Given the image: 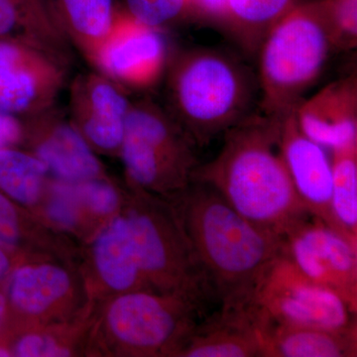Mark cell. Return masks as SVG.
<instances>
[{
  "label": "cell",
  "mask_w": 357,
  "mask_h": 357,
  "mask_svg": "<svg viewBox=\"0 0 357 357\" xmlns=\"http://www.w3.org/2000/svg\"><path fill=\"white\" fill-rule=\"evenodd\" d=\"M69 354L53 338L43 335H25L14 345V356L20 357L68 356Z\"/></svg>",
  "instance_id": "obj_28"
},
{
  "label": "cell",
  "mask_w": 357,
  "mask_h": 357,
  "mask_svg": "<svg viewBox=\"0 0 357 357\" xmlns=\"http://www.w3.org/2000/svg\"><path fill=\"white\" fill-rule=\"evenodd\" d=\"M131 17L159 29L190 13L187 0H126Z\"/></svg>",
  "instance_id": "obj_25"
},
{
  "label": "cell",
  "mask_w": 357,
  "mask_h": 357,
  "mask_svg": "<svg viewBox=\"0 0 357 357\" xmlns=\"http://www.w3.org/2000/svg\"><path fill=\"white\" fill-rule=\"evenodd\" d=\"M20 123L13 114L0 110V149L10 147L20 137Z\"/></svg>",
  "instance_id": "obj_32"
},
{
  "label": "cell",
  "mask_w": 357,
  "mask_h": 357,
  "mask_svg": "<svg viewBox=\"0 0 357 357\" xmlns=\"http://www.w3.org/2000/svg\"><path fill=\"white\" fill-rule=\"evenodd\" d=\"M22 16L15 0H0V38L23 42Z\"/></svg>",
  "instance_id": "obj_31"
},
{
  "label": "cell",
  "mask_w": 357,
  "mask_h": 357,
  "mask_svg": "<svg viewBox=\"0 0 357 357\" xmlns=\"http://www.w3.org/2000/svg\"><path fill=\"white\" fill-rule=\"evenodd\" d=\"M61 83L51 60L32 45L0 38V110L21 114L50 102Z\"/></svg>",
  "instance_id": "obj_11"
},
{
  "label": "cell",
  "mask_w": 357,
  "mask_h": 357,
  "mask_svg": "<svg viewBox=\"0 0 357 357\" xmlns=\"http://www.w3.org/2000/svg\"><path fill=\"white\" fill-rule=\"evenodd\" d=\"M284 253L305 276L340 294L357 311V245L307 215L284 236Z\"/></svg>",
  "instance_id": "obj_9"
},
{
  "label": "cell",
  "mask_w": 357,
  "mask_h": 357,
  "mask_svg": "<svg viewBox=\"0 0 357 357\" xmlns=\"http://www.w3.org/2000/svg\"><path fill=\"white\" fill-rule=\"evenodd\" d=\"M255 89L248 67L215 49L184 54L176 63L171 79L178 124L201 147L251 114Z\"/></svg>",
  "instance_id": "obj_3"
},
{
  "label": "cell",
  "mask_w": 357,
  "mask_h": 357,
  "mask_svg": "<svg viewBox=\"0 0 357 357\" xmlns=\"http://www.w3.org/2000/svg\"><path fill=\"white\" fill-rule=\"evenodd\" d=\"M6 298L4 297L3 294L0 293V326L3 323L4 318H6Z\"/></svg>",
  "instance_id": "obj_34"
},
{
  "label": "cell",
  "mask_w": 357,
  "mask_h": 357,
  "mask_svg": "<svg viewBox=\"0 0 357 357\" xmlns=\"http://www.w3.org/2000/svg\"><path fill=\"white\" fill-rule=\"evenodd\" d=\"M38 158L65 182L93 180L100 174L98 160L76 129L60 126L38 147Z\"/></svg>",
  "instance_id": "obj_19"
},
{
  "label": "cell",
  "mask_w": 357,
  "mask_h": 357,
  "mask_svg": "<svg viewBox=\"0 0 357 357\" xmlns=\"http://www.w3.org/2000/svg\"><path fill=\"white\" fill-rule=\"evenodd\" d=\"M300 0H227L225 29L248 55H257L265 36Z\"/></svg>",
  "instance_id": "obj_20"
},
{
  "label": "cell",
  "mask_w": 357,
  "mask_h": 357,
  "mask_svg": "<svg viewBox=\"0 0 357 357\" xmlns=\"http://www.w3.org/2000/svg\"><path fill=\"white\" fill-rule=\"evenodd\" d=\"M79 199L75 183L58 184L54 188L49 203V217L63 227H73L77 220V201Z\"/></svg>",
  "instance_id": "obj_27"
},
{
  "label": "cell",
  "mask_w": 357,
  "mask_h": 357,
  "mask_svg": "<svg viewBox=\"0 0 357 357\" xmlns=\"http://www.w3.org/2000/svg\"><path fill=\"white\" fill-rule=\"evenodd\" d=\"M294 114L301 130L326 149L357 145L356 75L326 84L303 100Z\"/></svg>",
  "instance_id": "obj_13"
},
{
  "label": "cell",
  "mask_w": 357,
  "mask_h": 357,
  "mask_svg": "<svg viewBox=\"0 0 357 357\" xmlns=\"http://www.w3.org/2000/svg\"><path fill=\"white\" fill-rule=\"evenodd\" d=\"M77 184L79 198L96 213L109 215L119 206V195L114 187L107 183L93 178Z\"/></svg>",
  "instance_id": "obj_26"
},
{
  "label": "cell",
  "mask_w": 357,
  "mask_h": 357,
  "mask_svg": "<svg viewBox=\"0 0 357 357\" xmlns=\"http://www.w3.org/2000/svg\"><path fill=\"white\" fill-rule=\"evenodd\" d=\"M69 275L53 265L23 266L14 270L8 286V299L24 314H42L69 292Z\"/></svg>",
  "instance_id": "obj_18"
},
{
  "label": "cell",
  "mask_w": 357,
  "mask_h": 357,
  "mask_svg": "<svg viewBox=\"0 0 357 357\" xmlns=\"http://www.w3.org/2000/svg\"><path fill=\"white\" fill-rule=\"evenodd\" d=\"M249 309L253 318L281 325L330 331L357 325V311L340 294L305 276L284 251L263 272Z\"/></svg>",
  "instance_id": "obj_7"
},
{
  "label": "cell",
  "mask_w": 357,
  "mask_h": 357,
  "mask_svg": "<svg viewBox=\"0 0 357 357\" xmlns=\"http://www.w3.org/2000/svg\"><path fill=\"white\" fill-rule=\"evenodd\" d=\"M202 310L181 296L129 291L109 307L107 324L129 351L144 356H177L199 326L197 317Z\"/></svg>",
  "instance_id": "obj_8"
},
{
  "label": "cell",
  "mask_w": 357,
  "mask_h": 357,
  "mask_svg": "<svg viewBox=\"0 0 357 357\" xmlns=\"http://www.w3.org/2000/svg\"><path fill=\"white\" fill-rule=\"evenodd\" d=\"M47 171L38 157L10 147L0 149V192L13 201L34 204L41 194Z\"/></svg>",
  "instance_id": "obj_22"
},
{
  "label": "cell",
  "mask_w": 357,
  "mask_h": 357,
  "mask_svg": "<svg viewBox=\"0 0 357 357\" xmlns=\"http://www.w3.org/2000/svg\"><path fill=\"white\" fill-rule=\"evenodd\" d=\"M184 357H262L261 344L248 310L225 311L197 326L178 351Z\"/></svg>",
  "instance_id": "obj_15"
},
{
  "label": "cell",
  "mask_w": 357,
  "mask_h": 357,
  "mask_svg": "<svg viewBox=\"0 0 357 357\" xmlns=\"http://www.w3.org/2000/svg\"><path fill=\"white\" fill-rule=\"evenodd\" d=\"M335 52L319 0L294 6L268 32L256 55L262 114L282 117L295 109Z\"/></svg>",
  "instance_id": "obj_4"
},
{
  "label": "cell",
  "mask_w": 357,
  "mask_h": 357,
  "mask_svg": "<svg viewBox=\"0 0 357 357\" xmlns=\"http://www.w3.org/2000/svg\"><path fill=\"white\" fill-rule=\"evenodd\" d=\"M197 146L180 124L151 105L130 107L121 143L129 177L138 187L181 192L199 164Z\"/></svg>",
  "instance_id": "obj_6"
},
{
  "label": "cell",
  "mask_w": 357,
  "mask_h": 357,
  "mask_svg": "<svg viewBox=\"0 0 357 357\" xmlns=\"http://www.w3.org/2000/svg\"><path fill=\"white\" fill-rule=\"evenodd\" d=\"M294 110L281 117L279 148L294 189L307 213L333 229L332 158L301 130Z\"/></svg>",
  "instance_id": "obj_10"
},
{
  "label": "cell",
  "mask_w": 357,
  "mask_h": 357,
  "mask_svg": "<svg viewBox=\"0 0 357 357\" xmlns=\"http://www.w3.org/2000/svg\"><path fill=\"white\" fill-rule=\"evenodd\" d=\"M10 270V260L6 249L0 248V282L3 280Z\"/></svg>",
  "instance_id": "obj_33"
},
{
  "label": "cell",
  "mask_w": 357,
  "mask_h": 357,
  "mask_svg": "<svg viewBox=\"0 0 357 357\" xmlns=\"http://www.w3.org/2000/svg\"><path fill=\"white\" fill-rule=\"evenodd\" d=\"M98 62L112 76L133 86L153 84L166 60V45L156 28L128 17L114 22L93 52Z\"/></svg>",
  "instance_id": "obj_12"
},
{
  "label": "cell",
  "mask_w": 357,
  "mask_h": 357,
  "mask_svg": "<svg viewBox=\"0 0 357 357\" xmlns=\"http://www.w3.org/2000/svg\"><path fill=\"white\" fill-rule=\"evenodd\" d=\"M281 117L249 114L223 135L220 153L192 181L217 191L249 222L281 237L311 215L301 203L279 148Z\"/></svg>",
  "instance_id": "obj_1"
},
{
  "label": "cell",
  "mask_w": 357,
  "mask_h": 357,
  "mask_svg": "<svg viewBox=\"0 0 357 357\" xmlns=\"http://www.w3.org/2000/svg\"><path fill=\"white\" fill-rule=\"evenodd\" d=\"M75 34L95 52L114 24L112 0H63Z\"/></svg>",
  "instance_id": "obj_23"
},
{
  "label": "cell",
  "mask_w": 357,
  "mask_h": 357,
  "mask_svg": "<svg viewBox=\"0 0 357 357\" xmlns=\"http://www.w3.org/2000/svg\"><path fill=\"white\" fill-rule=\"evenodd\" d=\"M128 213L138 264L148 283L163 294L187 298L203 307L215 298L178 217L142 199Z\"/></svg>",
  "instance_id": "obj_5"
},
{
  "label": "cell",
  "mask_w": 357,
  "mask_h": 357,
  "mask_svg": "<svg viewBox=\"0 0 357 357\" xmlns=\"http://www.w3.org/2000/svg\"><path fill=\"white\" fill-rule=\"evenodd\" d=\"M178 218L220 310H245L284 238L249 222L217 191L192 181L178 192Z\"/></svg>",
  "instance_id": "obj_2"
},
{
  "label": "cell",
  "mask_w": 357,
  "mask_h": 357,
  "mask_svg": "<svg viewBox=\"0 0 357 357\" xmlns=\"http://www.w3.org/2000/svg\"><path fill=\"white\" fill-rule=\"evenodd\" d=\"M332 152L333 229L357 245V145Z\"/></svg>",
  "instance_id": "obj_21"
},
{
  "label": "cell",
  "mask_w": 357,
  "mask_h": 357,
  "mask_svg": "<svg viewBox=\"0 0 357 357\" xmlns=\"http://www.w3.org/2000/svg\"><path fill=\"white\" fill-rule=\"evenodd\" d=\"M190 13L210 24L225 27L227 0H187Z\"/></svg>",
  "instance_id": "obj_30"
},
{
  "label": "cell",
  "mask_w": 357,
  "mask_h": 357,
  "mask_svg": "<svg viewBox=\"0 0 357 357\" xmlns=\"http://www.w3.org/2000/svg\"><path fill=\"white\" fill-rule=\"evenodd\" d=\"M95 261L103 282L119 292L140 290L148 282L141 271L126 218H116L95 244Z\"/></svg>",
  "instance_id": "obj_17"
},
{
  "label": "cell",
  "mask_w": 357,
  "mask_h": 357,
  "mask_svg": "<svg viewBox=\"0 0 357 357\" xmlns=\"http://www.w3.org/2000/svg\"><path fill=\"white\" fill-rule=\"evenodd\" d=\"M20 215L10 199L0 192V248L9 250L20 244Z\"/></svg>",
  "instance_id": "obj_29"
},
{
  "label": "cell",
  "mask_w": 357,
  "mask_h": 357,
  "mask_svg": "<svg viewBox=\"0 0 357 357\" xmlns=\"http://www.w3.org/2000/svg\"><path fill=\"white\" fill-rule=\"evenodd\" d=\"M129 109L128 100L112 84L100 79H89L79 105L84 134L102 149L121 147Z\"/></svg>",
  "instance_id": "obj_16"
},
{
  "label": "cell",
  "mask_w": 357,
  "mask_h": 357,
  "mask_svg": "<svg viewBox=\"0 0 357 357\" xmlns=\"http://www.w3.org/2000/svg\"><path fill=\"white\" fill-rule=\"evenodd\" d=\"M262 357H356L357 325L330 331L255 319Z\"/></svg>",
  "instance_id": "obj_14"
},
{
  "label": "cell",
  "mask_w": 357,
  "mask_h": 357,
  "mask_svg": "<svg viewBox=\"0 0 357 357\" xmlns=\"http://www.w3.org/2000/svg\"><path fill=\"white\" fill-rule=\"evenodd\" d=\"M337 51L357 44V0H319Z\"/></svg>",
  "instance_id": "obj_24"
}]
</instances>
